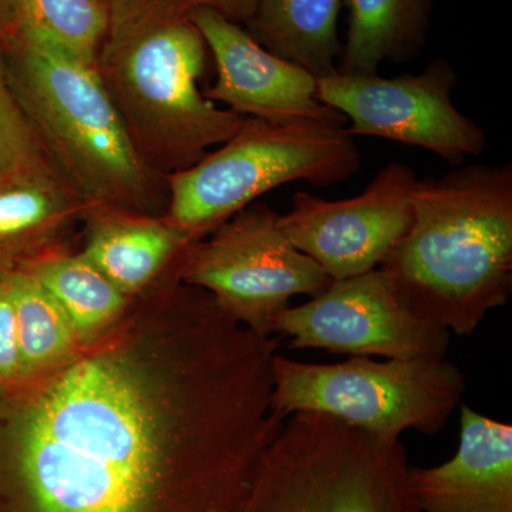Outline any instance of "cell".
Returning a JSON list of instances; mask_svg holds the SVG:
<instances>
[{"mask_svg": "<svg viewBox=\"0 0 512 512\" xmlns=\"http://www.w3.org/2000/svg\"><path fill=\"white\" fill-rule=\"evenodd\" d=\"M0 69H5V59L0 55Z\"/></svg>", "mask_w": 512, "mask_h": 512, "instance_id": "cb8c5ba5", "label": "cell"}, {"mask_svg": "<svg viewBox=\"0 0 512 512\" xmlns=\"http://www.w3.org/2000/svg\"><path fill=\"white\" fill-rule=\"evenodd\" d=\"M23 376L62 362L77 339L59 302L22 266L5 268Z\"/></svg>", "mask_w": 512, "mask_h": 512, "instance_id": "d6986e66", "label": "cell"}, {"mask_svg": "<svg viewBox=\"0 0 512 512\" xmlns=\"http://www.w3.org/2000/svg\"><path fill=\"white\" fill-rule=\"evenodd\" d=\"M457 82L451 64L434 59L423 72L399 77L336 72L318 79V97L350 121V136L386 138L460 165L480 156L487 140L454 104Z\"/></svg>", "mask_w": 512, "mask_h": 512, "instance_id": "9c48e42d", "label": "cell"}, {"mask_svg": "<svg viewBox=\"0 0 512 512\" xmlns=\"http://www.w3.org/2000/svg\"><path fill=\"white\" fill-rule=\"evenodd\" d=\"M278 212L251 204L181 252L178 275L210 293L221 311L269 336L272 320L296 295H319L332 279L293 247Z\"/></svg>", "mask_w": 512, "mask_h": 512, "instance_id": "ba28073f", "label": "cell"}, {"mask_svg": "<svg viewBox=\"0 0 512 512\" xmlns=\"http://www.w3.org/2000/svg\"><path fill=\"white\" fill-rule=\"evenodd\" d=\"M96 69L131 143L157 174L178 173L239 130L245 117L201 92L208 47L177 0H110Z\"/></svg>", "mask_w": 512, "mask_h": 512, "instance_id": "3957f363", "label": "cell"}, {"mask_svg": "<svg viewBox=\"0 0 512 512\" xmlns=\"http://www.w3.org/2000/svg\"><path fill=\"white\" fill-rule=\"evenodd\" d=\"M13 32L36 37L96 63L109 25L103 0H8Z\"/></svg>", "mask_w": 512, "mask_h": 512, "instance_id": "ffe728a7", "label": "cell"}, {"mask_svg": "<svg viewBox=\"0 0 512 512\" xmlns=\"http://www.w3.org/2000/svg\"><path fill=\"white\" fill-rule=\"evenodd\" d=\"M466 377L446 359L352 356L330 365L276 355L272 363V410L318 412L379 436L406 430L434 436L466 392Z\"/></svg>", "mask_w": 512, "mask_h": 512, "instance_id": "52a82bcc", "label": "cell"}, {"mask_svg": "<svg viewBox=\"0 0 512 512\" xmlns=\"http://www.w3.org/2000/svg\"><path fill=\"white\" fill-rule=\"evenodd\" d=\"M185 9L207 8L215 10L232 22L247 23L258 8L259 0H177Z\"/></svg>", "mask_w": 512, "mask_h": 512, "instance_id": "603a6c76", "label": "cell"}, {"mask_svg": "<svg viewBox=\"0 0 512 512\" xmlns=\"http://www.w3.org/2000/svg\"><path fill=\"white\" fill-rule=\"evenodd\" d=\"M84 218L89 235L80 254L126 296L146 288L195 241L167 214L157 217L92 205Z\"/></svg>", "mask_w": 512, "mask_h": 512, "instance_id": "5bb4252c", "label": "cell"}, {"mask_svg": "<svg viewBox=\"0 0 512 512\" xmlns=\"http://www.w3.org/2000/svg\"><path fill=\"white\" fill-rule=\"evenodd\" d=\"M3 269L0 268V382H10L23 376V369L15 311Z\"/></svg>", "mask_w": 512, "mask_h": 512, "instance_id": "7402d4cb", "label": "cell"}, {"mask_svg": "<svg viewBox=\"0 0 512 512\" xmlns=\"http://www.w3.org/2000/svg\"><path fill=\"white\" fill-rule=\"evenodd\" d=\"M400 437L293 413L266 448L238 512H420Z\"/></svg>", "mask_w": 512, "mask_h": 512, "instance_id": "5b68a950", "label": "cell"}, {"mask_svg": "<svg viewBox=\"0 0 512 512\" xmlns=\"http://www.w3.org/2000/svg\"><path fill=\"white\" fill-rule=\"evenodd\" d=\"M13 33L6 77L52 167L89 204L156 214L165 178L137 153L96 63Z\"/></svg>", "mask_w": 512, "mask_h": 512, "instance_id": "277c9868", "label": "cell"}, {"mask_svg": "<svg viewBox=\"0 0 512 512\" xmlns=\"http://www.w3.org/2000/svg\"><path fill=\"white\" fill-rule=\"evenodd\" d=\"M413 168L390 163L357 197L329 201L308 192L292 197L279 225L293 247L332 281L377 269L413 220Z\"/></svg>", "mask_w": 512, "mask_h": 512, "instance_id": "8fae6325", "label": "cell"}, {"mask_svg": "<svg viewBox=\"0 0 512 512\" xmlns=\"http://www.w3.org/2000/svg\"><path fill=\"white\" fill-rule=\"evenodd\" d=\"M271 332L292 349L386 359H446L451 333L410 312L379 268L332 281L312 301L284 309Z\"/></svg>", "mask_w": 512, "mask_h": 512, "instance_id": "30bf717a", "label": "cell"}, {"mask_svg": "<svg viewBox=\"0 0 512 512\" xmlns=\"http://www.w3.org/2000/svg\"><path fill=\"white\" fill-rule=\"evenodd\" d=\"M19 266L35 276L59 302L77 339L90 338L106 328L126 306L127 296L82 254L46 252Z\"/></svg>", "mask_w": 512, "mask_h": 512, "instance_id": "ac0fdd59", "label": "cell"}, {"mask_svg": "<svg viewBox=\"0 0 512 512\" xmlns=\"http://www.w3.org/2000/svg\"><path fill=\"white\" fill-rule=\"evenodd\" d=\"M46 165L52 167L10 89L6 67L0 69V181Z\"/></svg>", "mask_w": 512, "mask_h": 512, "instance_id": "44dd1931", "label": "cell"}, {"mask_svg": "<svg viewBox=\"0 0 512 512\" xmlns=\"http://www.w3.org/2000/svg\"><path fill=\"white\" fill-rule=\"evenodd\" d=\"M89 204L55 168H33L0 181V256L35 251L49 244Z\"/></svg>", "mask_w": 512, "mask_h": 512, "instance_id": "9a60e30c", "label": "cell"}, {"mask_svg": "<svg viewBox=\"0 0 512 512\" xmlns=\"http://www.w3.org/2000/svg\"><path fill=\"white\" fill-rule=\"evenodd\" d=\"M348 39L338 72L377 74L384 60L403 62L419 55L429 30L431 0H346Z\"/></svg>", "mask_w": 512, "mask_h": 512, "instance_id": "e0dca14e", "label": "cell"}, {"mask_svg": "<svg viewBox=\"0 0 512 512\" xmlns=\"http://www.w3.org/2000/svg\"><path fill=\"white\" fill-rule=\"evenodd\" d=\"M342 0H259L248 33L268 52L316 79L338 72Z\"/></svg>", "mask_w": 512, "mask_h": 512, "instance_id": "2e32d148", "label": "cell"}, {"mask_svg": "<svg viewBox=\"0 0 512 512\" xmlns=\"http://www.w3.org/2000/svg\"><path fill=\"white\" fill-rule=\"evenodd\" d=\"M412 204V224L379 269L414 315L473 335L511 296L512 167L417 178Z\"/></svg>", "mask_w": 512, "mask_h": 512, "instance_id": "7a4b0ae2", "label": "cell"}, {"mask_svg": "<svg viewBox=\"0 0 512 512\" xmlns=\"http://www.w3.org/2000/svg\"><path fill=\"white\" fill-rule=\"evenodd\" d=\"M103 2H104V3H109V2H110V0H103Z\"/></svg>", "mask_w": 512, "mask_h": 512, "instance_id": "d4e9b609", "label": "cell"}, {"mask_svg": "<svg viewBox=\"0 0 512 512\" xmlns=\"http://www.w3.org/2000/svg\"><path fill=\"white\" fill-rule=\"evenodd\" d=\"M460 441L451 460L410 467L420 512H512V426L460 404Z\"/></svg>", "mask_w": 512, "mask_h": 512, "instance_id": "4fadbf2b", "label": "cell"}, {"mask_svg": "<svg viewBox=\"0 0 512 512\" xmlns=\"http://www.w3.org/2000/svg\"><path fill=\"white\" fill-rule=\"evenodd\" d=\"M360 164L359 148L343 124L245 117L217 150L165 177V214L198 241L279 185L328 187L348 180Z\"/></svg>", "mask_w": 512, "mask_h": 512, "instance_id": "8992f818", "label": "cell"}, {"mask_svg": "<svg viewBox=\"0 0 512 512\" xmlns=\"http://www.w3.org/2000/svg\"><path fill=\"white\" fill-rule=\"evenodd\" d=\"M190 18L217 67V80L204 92L212 103L271 123H346L320 101L315 76L268 52L239 23L207 8L191 9Z\"/></svg>", "mask_w": 512, "mask_h": 512, "instance_id": "7c38bea8", "label": "cell"}, {"mask_svg": "<svg viewBox=\"0 0 512 512\" xmlns=\"http://www.w3.org/2000/svg\"><path fill=\"white\" fill-rule=\"evenodd\" d=\"M114 353L74 363L29 407L9 463L15 512H238L284 420L249 359L161 412Z\"/></svg>", "mask_w": 512, "mask_h": 512, "instance_id": "6da1fadb", "label": "cell"}]
</instances>
